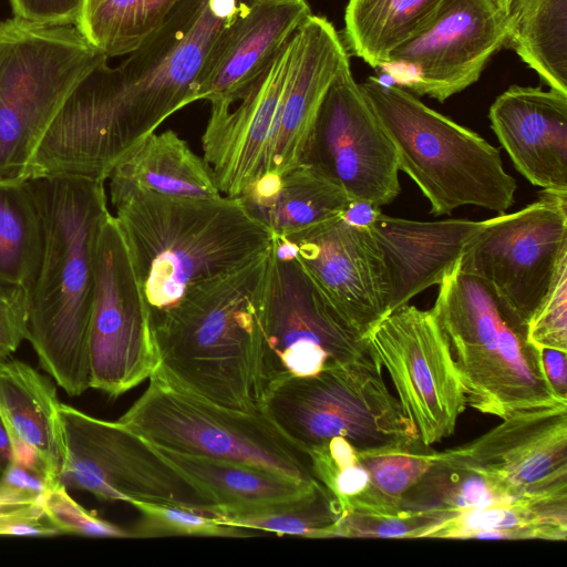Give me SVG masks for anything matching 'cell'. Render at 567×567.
<instances>
[{
	"instance_id": "cell-29",
	"label": "cell",
	"mask_w": 567,
	"mask_h": 567,
	"mask_svg": "<svg viewBox=\"0 0 567 567\" xmlns=\"http://www.w3.org/2000/svg\"><path fill=\"white\" fill-rule=\"evenodd\" d=\"M444 0H349L343 43L372 68H383L393 51L417 33Z\"/></svg>"
},
{
	"instance_id": "cell-27",
	"label": "cell",
	"mask_w": 567,
	"mask_h": 567,
	"mask_svg": "<svg viewBox=\"0 0 567 567\" xmlns=\"http://www.w3.org/2000/svg\"><path fill=\"white\" fill-rule=\"evenodd\" d=\"M55 385L30 364L0 357V417L10 436L32 446L51 483L60 482L65 442Z\"/></svg>"
},
{
	"instance_id": "cell-31",
	"label": "cell",
	"mask_w": 567,
	"mask_h": 567,
	"mask_svg": "<svg viewBox=\"0 0 567 567\" xmlns=\"http://www.w3.org/2000/svg\"><path fill=\"white\" fill-rule=\"evenodd\" d=\"M42 249L41 215L28 179L0 181V284L30 290Z\"/></svg>"
},
{
	"instance_id": "cell-16",
	"label": "cell",
	"mask_w": 567,
	"mask_h": 567,
	"mask_svg": "<svg viewBox=\"0 0 567 567\" xmlns=\"http://www.w3.org/2000/svg\"><path fill=\"white\" fill-rule=\"evenodd\" d=\"M508 35V17L486 0H444L434 17L391 53L383 70L405 69L402 83L444 102L481 78Z\"/></svg>"
},
{
	"instance_id": "cell-41",
	"label": "cell",
	"mask_w": 567,
	"mask_h": 567,
	"mask_svg": "<svg viewBox=\"0 0 567 567\" xmlns=\"http://www.w3.org/2000/svg\"><path fill=\"white\" fill-rule=\"evenodd\" d=\"M14 17L40 24H75L83 0H10Z\"/></svg>"
},
{
	"instance_id": "cell-43",
	"label": "cell",
	"mask_w": 567,
	"mask_h": 567,
	"mask_svg": "<svg viewBox=\"0 0 567 567\" xmlns=\"http://www.w3.org/2000/svg\"><path fill=\"white\" fill-rule=\"evenodd\" d=\"M12 463L11 440L2 419L0 417V470L3 472Z\"/></svg>"
},
{
	"instance_id": "cell-14",
	"label": "cell",
	"mask_w": 567,
	"mask_h": 567,
	"mask_svg": "<svg viewBox=\"0 0 567 567\" xmlns=\"http://www.w3.org/2000/svg\"><path fill=\"white\" fill-rule=\"evenodd\" d=\"M95 293L89 326L90 388L117 398L159 367L151 313L111 214L96 248Z\"/></svg>"
},
{
	"instance_id": "cell-39",
	"label": "cell",
	"mask_w": 567,
	"mask_h": 567,
	"mask_svg": "<svg viewBox=\"0 0 567 567\" xmlns=\"http://www.w3.org/2000/svg\"><path fill=\"white\" fill-rule=\"evenodd\" d=\"M49 485L41 475L12 463L0 477V508L37 503Z\"/></svg>"
},
{
	"instance_id": "cell-17",
	"label": "cell",
	"mask_w": 567,
	"mask_h": 567,
	"mask_svg": "<svg viewBox=\"0 0 567 567\" xmlns=\"http://www.w3.org/2000/svg\"><path fill=\"white\" fill-rule=\"evenodd\" d=\"M296 53L295 32L230 104L210 107L203 158L224 196L237 197L269 171Z\"/></svg>"
},
{
	"instance_id": "cell-4",
	"label": "cell",
	"mask_w": 567,
	"mask_h": 567,
	"mask_svg": "<svg viewBox=\"0 0 567 567\" xmlns=\"http://www.w3.org/2000/svg\"><path fill=\"white\" fill-rule=\"evenodd\" d=\"M114 216L152 323L203 282L267 254L274 234L235 197L136 196Z\"/></svg>"
},
{
	"instance_id": "cell-40",
	"label": "cell",
	"mask_w": 567,
	"mask_h": 567,
	"mask_svg": "<svg viewBox=\"0 0 567 567\" xmlns=\"http://www.w3.org/2000/svg\"><path fill=\"white\" fill-rule=\"evenodd\" d=\"M8 535L48 537L61 535V532L49 519L39 501L0 508V536Z\"/></svg>"
},
{
	"instance_id": "cell-45",
	"label": "cell",
	"mask_w": 567,
	"mask_h": 567,
	"mask_svg": "<svg viewBox=\"0 0 567 567\" xmlns=\"http://www.w3.org/2000/svg\"><path fill=\"white\" fill-rule=\"evenodd\" d=\"M1 475H2V471L0 470V477H1Z\"/></svg>"
},
{
	"instance_id": "cell-7",
	"label": "cell",
	"mask_w": 567,
	"mask_h": 567,
	"mask_svg": "<svg viewBox=\"0 0 567 567\" xmlns=\"http://www.w3.org/2000/svg\"><path fill=\"white\" fill-rule=\"evenodd\" d=\"M109 58L74 24L0 22V181L27 179L29 163L73 87Z\"/></svg>"
},
{
	"instance_id": "cell-5",
	"label": "cell",
	"mask_w": 567,
	"mask_h": 567,
	"mask_svg": "<svg viewBox=\"0 0 567 567\" xmlns=\"http://www.w3.org/2000/svg\"><path fill=\"white\" fill-rule=\"evenodd\" d=\"M432 309L447 337L466 405L501 420L567 406L546 378L542 350L478 277L456 264L439 285Z\"/></svg>"
},
{
	"instance_id": "cell-32",
	"label": "cell",
	"mask_w": 567,
	"mask_h": 567,
	"mask_svg": "<svg viewBox=\"0 0 567 567\" xmlns=\"http://www.w3.org/2000/svg\"><path fill=\"white\" fill-rule=\"evenodd\" d=\"M181 0H83L75 27L109 59L128 54Z\"/></svg>"
},
{
	"instance_id": "cell-42",
	"label": "cell",
	"mask_w": 567,
	"mask_h": 567,
	"mask_svg": "<svg viewBox=\"0 0 567 567\" xmlns=\"http://www.w3.org/2000/svg\"><path fill=\"white\" fill-rule=\"evenodd\" d=\"M567 352L543 349V368L554 391L567 400Z\"/></svg>"
},
{
	"instance_id": "cell-30",
	"label": "cell",
	"mask_w": 567,
	"mask_h": 567,
	"mask_svg": "<svg viewBox=\"0 0 567 567\" xmlns=\"http://www.w3.org/2000/svg\"><path fill=\"white\" fill-rule=\"evenodd\" d=\"M506 45L550 89L567 94V0H516Z\"/></svg>"
},
{
	"instance_id": "cell-6",
	"label": "cell",
	"mask_w": 567,
	"mask_h": 567,
	"mask_svg": "<svg viewBox=\"0 0 567 567\" xmlns=\"http://www.w3.org/2000/svg\"><path fill=\"white\" fill-rule=\"evenodd\" d=\"M359 85L432 215L466 205L503 214L514 204L517 185L497 147L401 86L375 78Z\"/></svg>"
},
{
	"instance_id": "cell-19",
	"label": "cell",
	"mask_w": 567,
	"mask_h": 567,
	"mask_svg": "<svg viewBox=\"0 0 567 567\" xmlns=\"http://www.w3.org/2000/svg\"><path fill=\"white\" fill-rule=\"evenodd\" d=\"M286 237L293 244V259L317 289L365 338L388 315L384 265L369 228L340 216Z\"/></svg>"
},
{
	"instance_id": "cell-28",
	"label": "cell",
	"mask_w": 567,
	"mask_h": 567,
	"mask_svg": "<svg viewBox=\"0 0 567 567\" xmlns=\"http://www.w3.org/2000/svg\"><path fill=\"white\" fill-rule=\"evenodd\" d=\"M427 538L567 539V494L520 499L460 512L436 526Z\"/></svg>"
},
{
	"instance_id": "cell-3",
	"label": "cell",
	"mask_w": 567,
	"mask_h": 567,
	"mask_svg": "<svg viewBox=\"0 0 567 567\" xmlns=\"http://www.w3.org/2000/svg\"><path fill=\"white\" fill-rule=\"evenodd\" d=\"M270 250L187 292L153 322L158 370L218 405L254 411L264 388V303Z\"/></svg>"
},
{
	"instance_id": "cell-18",
	"label": "cell",
	"mask_w": 567,
	"mask_h": 567,
	"mask_svg": "<svg viewBox=\"0 0 567 567\" xmlns=\"http://www.w3.org/2000/svg\"><path fill=\"white\" fill-rule=\"evenodd\" d=\"M439 455L519 495L567 494V406L504 419L481 436Z\"/></svg>"
},
{
	"instance_id": "cell-13",
	"label": "cell",
	"mask_w": 567,
	"mask_h": 567,
	"mask_svg": "<svg viewBox=\"0 0 567 567\" xmlns=\"http://www.w3.org/2000/svg\"><path fill=\"white\" fill-rule=\"evenodd\" d=\"M365 339L422 443L430 446L451 436L466 399L434 310L406 303L383 317Z\"/></svg>"
},
{
	"instance_id": "cell-21",
	"label": "cell",
	"mask_w": 567,
	"mask_h": 567,
	"mask_svg": "<svg viewBox=\"0 0 567 567\" xmlns=\"http://www.w3.org/2000/svg\"><path fill=\"white\" fill-rule=\"evenodd\" d=\"M310 14L307 0H254L213 47L197 80V101L230 104Z\"/></svg>"
},
{
	"instance_id": "cell-37",
	"label": "cell",
	"mask_w": 567,
	"mask_h": 567,
	"mask_svg": "<svg viewBox=\"0 0 567 567\" xmlns=\"http://www.w3.org/2000/svg\"><path fill=\"white\" fill-rule=\"evenodd\" d=\"M527 340L536 348L567 352V261L527 326Z\"/></svg>"
},
{
	"instance_id": "cell-2",
	"label": "cell",
	"mask_w": 567,
	"mask_h": 567,
	"mask_svg": "<svg viewBox=\"0 0 567 567\" xmlns=\"http://www.w3.org/2000/svg\"><path fill=\"white\" fill-rule=\"evenodd\" d=\"M38 205L43 249L29 290V338L40 367L69 395L90 388L89 326L96 248L111 215L103 181L27 178Z\"/></svg>"
},
{
	"instance_id": "cell-1",
	"label": "cell",
	"mask_w": 567,
	"mask_h": 567,
	"mask_svg": "<svg viewBox=\"0 0 567 567\" xmlns=\"http://www.w3.org/2000/svg\"><path fill=\"white\" fill-rule=\"evenodd\" d=\"M254 0H181L118 65L95 66L70 92L40 150L56 174L105 182L172 114L197 101L216 41Z\"/></svg>"
},
{
	"instance_id": "cell-8",
	"label": "cell",
	"mask_w": 567,
	"mask_h": 567,
	"mask_svg": "<svg viewBox=\"0 0 567 567\" xmlns=\"http://www.w3.org/2000/svg\"><path fill=\"white\" fill-rule=\"evenodd\" d=\"M118 422L148 444L178 454L245 463L317 481L308 453L262 410L228 409L178 386L158 369Z\"/></svg>"
},
{
	"instance_id": "cell-9",
	"label": "cell",
	"mask_w": 567,
	"mask_h": 567,
	"mask_svg": "<svg viewBox=\"0 0 567 567\" xmlns=\"http://www.w3.org/2000/svg\"><path fill=\"white\" fill-rule=\"evenodd\" d=\"M382 370L373 354L290 378L265 394L261 408L306 452L333 436L358 449L422 442Z\"/></svg>"
},
{
	"instance_id": "cell-44",
	"label": "cell",
	"mask_w": 567,
	"mask_h": 567,
	"mask_svg": "<svg viewBox=\"0 0 567 567\" xmlns=\"http://www.w3.org/2000/svg\"><path fill=\"white\" fill-rule=\"evenodd\" d=\"M495 10L508 17L516 0H486Z\"/></svg>"
},
{
	"instance_id": "cell-11",
	"label": "cell",
	"mask_w": 567,
	"mask_h": 567,
	"mask_svg": "<svg viewBox=\"0 0 567 567\" xmlns=\"http://www.w3.org/2000/svg\"><path fill=\"white\" fill-rule=\"evenodd\" d=\"M65 461L60 474L69 489L128 504L173 503L212 513L213 504L137 434L117 422L61 403Z\"/></svg>"
},
{
	"instance_id": "cell-34",
	"label": "cell",
	"mask_w": 567,
	"mask_h": 567,
	"mask_svg": "<svg viewBox=\"0 0 567 567\" xmlns=\"http://www.w3.org/2000/svg\"><path fill=\"white\" fill-rule=\"evenodd\" d=\"M141 513L131 528L133 538L166 536L250 537L252 530L223 523L212 513L173 503L133 501Z\"/></svg>"
},
{
	"instance_id": "cell-10",
	"label": "cell",
	"mask_w": 567,
	"mask_h": 567,
	"mask_svg": "<svg viewBox=\"0 0 567 567\" xmlns=\"http://www.w3.org/2000/svg\"><path fill=\"white\" fill-rule=\"evenodd\" d=\"M567 261V192L543 189L511 214L486 219L457 266L483 280L527 330Z\"/></svg>"
},
{
	"instance_id": "cell-24",
	"label": "cell",
	"mask_w": 567,
	"mask_h": 567,
	"mask_svg": "<svg viewBox=\"0 0 567 567\" xmlns=\"http://www.w3.org/2000/svg\"><path fill=\"white\" fill-rule=\"evenodd\" d=\"M113 207L143 194L174 198H218L213 172L172 130L152 133L130 150L112 168Z\"/></svg>"
},
{
	"instance_id": "cell-23",
	"label": "cell",
	"mask_w": 567,
	"mask_h": 567,
	"mask_svg": "<svg viewBox=\"0 0 567 567\" xmlns=\"http://www.w3.org/2000/svg\"><path fill=\"white\" fill-rule=\"evenodd\" d=\"M296 37L295 66L268 171L278 174L302 163L321 102L336 76L349 64L343 40L327 18L310 14Z\"/></svg>"
},
{
	"instance_id": "cell-35",
	"label": "cell",
	"mask_w": 567,
	"mask_h": 567,
	"mask_svg": "<svg viewBox=\"0 0 567 567\" xmlns=\"http://www.w3.org/2000/svg\"><path fill=\"white\" fill-rule=\"evenodd\" d=\"M441 523L426 511L402 509L393 515L344 514L333 537L427 538Z\"/></svg>"
},
{
	"instance_id": "cell-15",
	"label": "cell",
	"mask_w": 567,
	"mask_h": 567,
	"mask_svg": "<svg viewBox=\"0 0 567 567\" xmlns=\"http://www.w3.org/2000/svg\"><path fill=\"white\" fill-rule=\"evenodd\" d=\"M301 164L338 184L351 202L381 207L400 194L395 148L355 82L350 63L321 102Z\"/></svg>"
},
{
	"instance_id": "cell-25",
	"label": "cell",
	"mask_w": 567,
	"mask_h": 567,
	"mask_svg": "<svg viewBox=\"0 0 567 567\" xmlns=\"http://www.w3.org/2000/svg\"><path fill=\"white\" fill-rule=\"evenodd\" d=\"M275 235H291L343 215L350 198L334 182L307 164L281 174L268 172L237 197Z\"/></svg>"
},
{
	"instance_id": "cell-20",
	"label": "cell",
	"mask_w": 567,
	"mask_h": 567,
	"mask_svg": "<svg viewBox=\"0 0 567 567\" xmlns=\"http://www.w3.org/2000/svg\"><path fill=\"white\" fill-rule=\"evenodd\" d=\"M515 168L542 189L567 192V94L511 85L488 111Z\"/></svg>"
},
{
	"instance_id": "cell-26",
	"label": "cell",
	"mask_w": 567,
	"mask_h": 567,
	"mask_svg": "<svg viewBox=\"0 0 567 567\" xmlns=\"http://www.w3.org/2000/svg\"><path fill=\"white\" fill-rule=\"evenodd\" d=\"M151 446L213 504L212 514L216 516L275 506L302 497L319 485L318 481H299L245 463L184 455Z\"/></svg>"
},
{
	"instance_id": "cell-12",
	"label": "cell",
	"mask_w": 567,
	"mask_h": 567,
	"mask_svg": "<svg viewBox=\"0 0 567 567\" xmlns=\"http://www.w3.org/2000/svg\"><path fill=\"white\" fill-rule=\"evenodd\" d=\"M262 329L264 396L284 380L373 355L367 339L347 324L297 260L276 258L272 246Z\"/></svg>"
},
{
	"instance_id": "cell-33",
	"label": "cell",
	"mask_w": 567,
	"mask_h": 567,
	"mask_svg": "<svg viewBox=\"0 0 567 567\" xmlns=\"http://www.w3.org/2000/svg\"><path fill=\"white\" fill-rule=\"evenodd\" d=\"M341 516L339 504L319 483L302 497L257 511L217 517L225 524L252 532L331 538Z\"/></svg>"
},
{
	"instance_id": "cell-36",
	"label": "cell",
	"mask_w": 567,
	"mask_h": 567,
	"mask_svg": "<svg viewBox=\"0 0 567 567\" xmlns=\"http://www.w3.org/2000/svg\"><path fill=\"white\" fill-rule=\"evenodd\" d=\"M42 507L61 534L133 538L131 529L123 528L101 518L74 501L62 482L48 486L41 498Z\"/></svg>"
},
{
	"instance_id": "cell-38",
	"label": "cell",
	"mask_w": 567,
	"mask_h": 567,
	"mask_svg": "<svg viewBox=\"0 0 567 567\" xmlns=\"http://www.w3.org/2000/svg\"><path fill=\"white\" fill-rule=\"evenodd\" d=\"M29 338V290L0 284V357L13 353Z\"/></svg>"
},
{
	"instance_id": "cell-22",
	"label": "cell",
	"mask_w": 567,
	"mask_h": 567,
	"mask_svg": "<svg viewBox=\"0 0 567 567\" xmlns=\"http://www.w3.org/2000/svg\"><path fill=\"white\" fill-rule=\"evenodd\" d=\"M484 223L461 218L419 221L381 210L368 228L384 265L388 315L440 285Z\"/></svg>"
}]
</instances>
